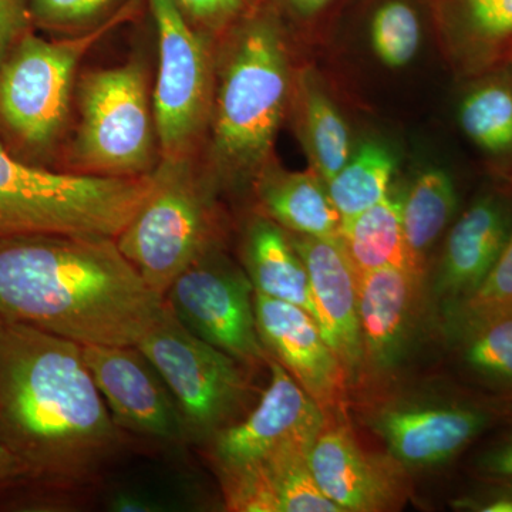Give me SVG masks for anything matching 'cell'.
Returning <instances> with one entry per match:
<instances>
[{
    "label": "cell",
    "instance_id": "21",
    "mask_svg": "<svg viewBox=\"0 0 512 512\" xmlns=\"http://www.w3.org/2000/svg\"><path fill=\"white\" fill-rule=\"evenodd\" d=\"M244 264L255 292L299 306L318 322L308 271L289 232L264 214L245 229Z\"/></svg>",
    "mask_w": 512,
    "mask_h": 512
},
{
    "label": "cell",
    "instance_id": "1",
    "mask_svg": "<svg viewBox=\"0 0 512 512\" xmlns=\"http://www.w3.org/2000/svg\"><path fill=\"white\" fill-rule=\"evenodd\" d=\"M120 430L79 343L0 322V444L29 488L90 480L120 450Z\"/></svg>",
    "mask_w": 512,
    "mask_h": 512
},
{
    "label": "cell",
    "instance_id": "40",
    "mask_svg": "<svg viewBox=\"0 0 512 512\" xmlns=\"http://www.w3.org/2000/svg\"><path fill=\"white\" fill-rule=\"evenodd\" d=\"M508 59H512V52H511V55H510V57H508Z\"/></svg>",
    "mask_w": 512,
    "mask_h": 512
},
{
    "label": "cell",
    "instance_id": "10",
    "mask_svg": "<svg viewBox=\"0 0 512 512\" xmlns=\"http://www.w3.org/2000/svg\"><path fill=\"white\" fill-rule=\"evenodd\" d=\"M254 293L245 269L218 247L181 272L164 299L191 333L242 366L254 367L269 362L256 329Z\"/></svg>",
    "mask_w": 512,
    "mask_h": 512
},
{
    "label": "cell",
    "instance_id": "25",
    "mask_svg": "<svg viewBox=\"0 0 512 512\" xmlns=\"http://www.w3.org/2000/svg\"><path fill=\"white\" fill-rule=\"evenodd\" d=\"M295 94L299 137L313 173L328 184L349 161L348 126L312 73L299 77Z\"/></svg>",
    "mask_w": 512,
    "mask_h": 512
},
{
    "label": "cell",
    "instance_id": "3",
    "mask_svg": "<svg viewBox=\"0 0 512 512\" xmlns=\"http://www.w3.org/2000/svg\"><path fill=\"white\" fill-rule=\"evenodd\" d=\"M228 29L207 131L205 171L217 187L261 174L291 97L284 32L274 8H248Z\"/></svg>",
    "mask_w": 512,
    "mask_h": 512
},
{
    "label": "cell",
    "instance_id": "5",
    "mask_svg": "<svg viewBox=\"0 0 512 512\" xmlns=\"http://www.w3.org/2000/svg\"><path fill=\"white\" fill-rule=\"evenodd\" d=\"M153 177V188L116 241L147 285L164 296L192 262L220 247L217 185L195 167L194 157L161 158Z\"/></svg>",
    "mask_w": 512,
    "mask_h": 512
},
{
    "label": "cell",
    "instance_id": "38",
    "mask_svg": "<svg viewBox=\"0 0 512 512\" xmlns=\"http://www.w3.org/2000/svg\"><path fill=\"white\" fill-rule=\"evenodd\" d=\"M466 510L480 512H512V497L503 490H495L483 500H466L460 504Z\"/></svg>",
    "mask_w": 512,
    "mask_h": 512
},
{
    "label": "cell",
    "instance_id": "32",
    "mask_svg": "<svg viewBox=\"0 0 512 512\" xmlns=\"http://www.w3.org/2000/svg\"><path fill=\"white\" fill-rule=\"evenodd\" d=\"M188 20L204 33H217L237 22L249 8L248 0H175Z\"/></svg>",
    "mask_w": 512,
    "mask_h": 512
},
{
    "label": "cell",
    "instance_id": "36",
    "mask_svg": "<svg viewBox=\"0 0 512 512\" xmlns=\"http://www.w3.org/2000/svg\"><path fill=\"white\" fill-rule=\"evenodd\" d=\"M109 507L111 511L119 512H160L165 511L160 501L154 500L147 494L136 491H120L111 495Z\"/></svg>",
    "mask_w": 512,
    "mask_h": 512
},
{
    "label": "cell",
    "instance_id": "11",
    "mask_svg": "<svg viewBox=\"0 0 512 512\" xmlns=\"http://www.w3.org/2000/svg\"><path fill=\"white\" fill-rule=\"evenodd\" d=\"M493 413L468 400L403 396L372 404L367 429L409 473L450 463L488 429Z\"/></svg>",
    "mask_w": 512,
    "mask_h": 512
},
{
    "label": "cell",
    "instance_id": "18",
    "mask_svg": "<svg viewBox=\"0 0 512 512\" xmlns=\"http://www.w3.org/2000/svg\"><path fill=\"white\" fill-rule=\"evenodd\" d=\"M289 237L308 271L319 328L338 356L352 387L363 379L355 268L339 238L308 237L292 232Z\"/></svg>",
    "mask_w": 512,
    "mask_h": 512
},
{
    "label": "cell",
    "instance_id": "6",
    "mask_svg": "<svg viewBox=\"0 0 512 512\" xmlns=\"http://www.w3.org/2000/svg\"><path fill=\"white\" fill-rule=\"evenodd\" d=\"M77 100L80 123L72 147L77 173L134 177L153 171L156 123L141 60L83 74Z\"/></svg>",
    "mask_w": 512,
    "mask_h": 512
},
{
    "label": "cell",
    "instance_id": "7",
    "mask_svg": "<svg viewBox=\"0 0 512 512\" xmlns=\"http://www.w3.org/2000/svg\"><path fill=\"white\" fill-rule=\"evenodd\" d=\"M130 15L133 10L126 6L72 39L20 37L0 64V120L13 136L33 150L55 144L69 117L77 67L96 43Z\"/></svg>",
    "mask_w": 512,
    "mask_h": 512
},
{
    "label": "cell",
    "instance_id": "24",
    "mask_svg": "<svg viewBox=\"0 0 512 512\" xmlns=\"http://www.w3.org/2000/svg\"><path fill=\"white\" fill-rule=\"evenodd\" d=\"M404 194L390 190L369 210L342 222L339 239L357 275L386 266L414 269L404 239Z\"/></svg>",
    "mask_w": 512,
    "mask_h": 512
},
{
    "label": "cell",
    "instance_id": "13",
    "mask_svg": "<svg viewBox=\"0 0 512 512\" xmlns=\"http://www.w3.org/2000/svg\"><path fill=\"white\" fill-rule=\"evenodd\" d=\"M342 413L329 414L309 451L320 491L340 512L399 510L410 493V473L389 453L360 446Z\"/></svg>",
    "mask_w": 512,
    "mask_h": 512
},
{
    "label": "cell",
    "instance_id": "23",
    "mask_svg": "<svg viewBox=\"0 0 512 512\" xmlns=\"http://www.w3.org/2000/svg\"><path fill=\"white\" fill-rule=\"evenodd\" d=\"M481 73L461 99L458 121L481 153L512 168V59Z\"/></svg>",
    "mask_w": 512,
    "mask_h": 512
},
{
    "label": "cell",
    "instance_id": "28",
    "mask_svg": "<svg viewBox=\"0 0 512 512\" xmlns=\"http://www.w3.org/2000/svg\"><path fill=\"white\" fill-rule=\"evenodd\" d=\"M396 158L377 141L360 144L345 167L326 184L330 200L343 221L369 210L389 194Z\"/></svg>",
    "mask_w": 512,
    "mask_h": 512
},
{
    "label": "cell",
    "instance_id": "9",
    "mask_svg": "<svg viewBox=\"0 0 512 512\" xmlns=\"http://www.w3.org/2000/svg\"><path fill=\"white\" fill-rule=\"evenodd\" d=\"M158 35L154 123L161 158L194 157L210 126L215 63L204 32L175 0H148Z\"/></svg>",
    "mask_w": 512,
    "mask_h": 512
},
{
    "label": "cell",
    "instance_id": "12",
    "mask_svg": "<svg viewBox=\"0 0 512 512\" xmlns=\"http://www.w3.org/2000/svg\"><path fill=\"white\" fill-rule=\"evenodd\" d=\"M271 380L245 419L208 443L218 473L258 463L288 447L311 448L328 414L288 372L269 359Z\"/></svg>",
    "mask_w": 512,
    "mask_h": 512
},
{
    "label": "cell",
    "instance_id": "34",
    "mask_svg": "<svg viewBox=\"0 0 512 512\" xmlns=\"http://www.w3.org/2000/svg\"><path fill=\"white\" fill-rule=\"evenodd\" d=\"M26 25L23 0H0V64L22 37Z\"/></svg>",
    "mask_w": 512,
    "mask_h": 512
},
{
    "label": "cell",
    "instance_id": "17",
    "mask_svg": "<svg viewBox=\"0 0 512 512\" xmlns=\"http://www.w3.org/2000/svg\"><path fill=\"white\" fill-rule=\"evenodd\" d=\"M512 234V187L474 198L448 232L433 291L443 311L470 299L484 285Z\"/></svg>",
    "mask_w": 512,
    "mask_h": 512
},
{
    "label": "cell",
    "instance_id": "39",
    "mask_svg": "<svg viewBox=\"0 0 512 512\" xmlns=\"http://www.w3.org/2000/svg\"><path fill=\"white\" fill-rule=\"evenodd\" d=\"M501 483H503L504 485L503 487H500V490H503L504 493H507L512 497V480L501 481Z\"/></svg>",
    "mask_w": 512,
    "mask_h": 512
},
{
    "label": "cell",
    "instance_id": "19",
    "mask_svg": "<svg viewBox=\"0 0 512 512\" xmlns=\"http://www.w3.org/2000/svg\"><path fill=\"white\" fill-rule=\"evenodd\" d=\"M311 448H284L258 463L218 473L228 510L340 512L313 478Z\"/></svg>",
    "mask_w": 512,
    "mask_h": 512
},
{
    "label": "cell",
    "instance_id": "14",
    "mask_svg": "<svg viewBox=\"0 0 512 512\" xmlns=\"http://www.w3.org/2000/svg\"><path fill=\"white\" fill-rule=\"evenodd\" d=\"M84 362L121 430L183 443V417L173 394L136 346H82Z\"/></svg>",
    "mask_w": 512,
    "mask_h": 512
},
{
    "label": "cell",
    "instance_id": "30",
    "mask_svg": "<svg viewBox=\"0 0 512 512\" xmlns=\"http://www.w3.org/2000/svg\"><path fill=\"white\" fill-rule=\"evenodd\" d=\"M512 309V234L484 285L470 299L443 311L444 326Z\"/></svg>",
    "mask_w": 512,
    "mask_h": 512
},
{
    "label": "cell",
    "instance_id": "26",
    "mask_svg": "<svg viewBox=\"0 0 512 512\" xmlns=\"http://www.w3.org/2000/svg\"><path fill=\"white\" fill-rule=\"evenodd\" d=\"M444 329L471 375L491 389L512 394V309Z\"/></svg>",
    "mask_w": 512,
    "mask_h": 512
},
{
    "label": "cell",
    "instance_id": "27",
    "mask_svg": "<svg viewBox=\"0 0 512 512\" xmlns=\"http://www.w3.org/2000/svg\"><path fill=\"white\" fill-rule=\"evenodd\" d=\"M457 205L456 184L441 168L421 173L404 194V239L417 271L424 272L427 252L453 220Z\"/></svg>",
    "mask_w": 512,
    "mask_h": 512
},
{
    "label": "cell",
    "instance_id": "35",
    "mask_svg": "<svg viewBox=\"0 0 512 512\" xmlns=\"http://www.w3.org/2000/svg\"><path fill=\"white\" fill-rule=\"evenodd\" d=\"M25 487H29L25 471L8 448L0 444V501Z\"/></svg>",
    "mask_w": 512,
    "mask_h": 512
},
{
    "label": "cell",
    "instance_id": "37",
    "mask_svg": "<svg viewBox=\"0 0 512 512\" xmlns=\"http://www.w3.org/2000/svg\"><path fill=\"white\" fill-rule=\"evenodd\" d=\"M278 2L295 18L313 20L329 12L339 0H278Z\"/></svg>",
    "mask_w": 512,
    "mask_h": 512
},
{
    "label": "cell",
    "instance_id": "22",
    "mask_svg": "<svg viewBox=\"0 0 512 512\" xmlns=\"http://www.w3.org/2000/svg\"><path fill=\"white\" fill-rule=\"evenodd\" d=\"M436 20L470 72H484L511 55L512 0H437Z\"/></svg>",
    "mask_w": 512,
    "mask_h": 512
},
{
    "label": "cell",
    "instance_id": "4",
    "mask_svg": "<svg viewBox=\"0 0 512 512\" xmlns=\"http://www.w3.org/2000/svg\"><path fill=\"white\" fill-rule=\"evenodd\" d=\"M134 177L56 173L16 160L0 146V238L94 235L117 238L153 188Z\"/></svg>",
    "mask_w": 512,
    "mask_h": 512
},
{
    "label": "cell",
    "instance_id": "20",
    "mask_svg": "<svg viewBox=\"0 0 512 512\" xmlns=\"http://www.w3.org/2000/svg\"><path fill=\"white\" fill-rule=\"evenodd\" d=\"M262 212L292 234L339 238L342 218L326 184L315 173H291L266 165L255 178Z\"/></svg>",
    "mask_w": 512,
    "mask_h": 512
},
{
    "label": "cell",
    "instance_id": "31",
    "mask_svg": "<svg viewBox=\"0 0 512 512\" xmlns=\"http://www.w3.org/2000/svg\"><path fill=\"white\" fill-rule=\"evenodd\" d=\"M116 0H30L33 16L45 25L74 26L92 22Z\"/></svg>",
    "mask_w": 512,
    "mask_h": 512
},
{
    "label": "cell",
    "instance_id": "33",
    "mask_svg": "<svg viewBox=\"0 0 512 512\" xmlns=\"http://www.w3.org/2000/svg\"><path fill=\"white\" fill-rule=\"evenodd\" d=\"M476 466L481 476L491 480H512V429L480 454Z\"/></svg>",
    "mask_w": 512,
    "mask_h": 512
},
{
    "label": "cell",
    "instance_id": "16",
    "mask_svg": "<svg viewBox=\"0 0 512 512\" xmlns=\"http://www.w3.org/2000/svg\"><path fill=\"white\" fill-rule=\"evenodd\" d=\"M357 285L363 379L387 377L402 366L416 339L424 272L386 266L357 275Z\"/></svg>",
    "mask_w": 512,
    "mask_h": 512
},
{
    "label": "cell",
    "instance_id": "29",
    "mask_svg": "<svg viewBox=\"0 0 512 512\" xmlns=\"http://www.w3.org/2000/svg\"><path fill=\"white\" fill-rule=\"evenodd\" d=\"M436 0H372L367 35L377 59L386 66H407L419 52L426 6Z\"/></svg>",
    "mask_w": 512,
    "mask_h": 512
},
{
    "label": "cell",
    "instance_id": "8",
    "mask_svg": "<svg viewBox=\"0 0 512 512\" xmlns=\"http://www.w3.org/2000/svg\"><path fill=\"white\" fill-rule=\"evenodd\" d=\"M136 348L173 394L187 441L210 443L247 407L252 389L241 363L191 333L168 305Z\"/></svg>",
    "mask_w": 512,
    "mask_h": 512
},
{
    "label": "cell",
    "instance_id": "15",
    "mask_svg": "<svg viewBox=\"0 0 512 512\" xmlns=\"http://www.w3.org/2000/svg\"><path fill=\"white\" fill-rule=\"evenodd\" d=\"M254 308L269 359L284 367L328 416L342 413L348 376L311 313L259 292L254 293Z\"/></svg>",
    "mask_w": 512,
    "mask_h": 512
},
{
    "label": "cell",
    "instance_id": "2",
    "mask_svg": "<svg viewBox=\"0 0 512 512\" xmlns=\"http://www.w3.org/2000/svg\"><path fill=\"white\" fill-rule=\"evenodd\" d=\"M167 303L116 238L37 234L0 238V322L80 346H137Z\"/></svg>",
    "mask_w": 512,
    "mask_h": 512
}]
</instances>
